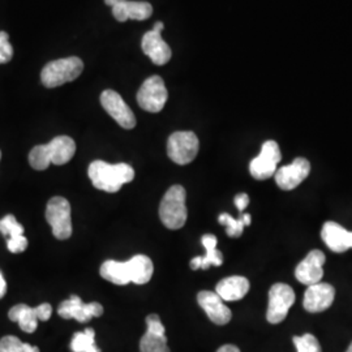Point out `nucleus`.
Wrapping results in <instances>:
<instances>
[{
    "instance_id": "1",
    "label": "nucleus",
    "mask_w": 352,
    "mask_h": 352,
    "mask_svg": "<svg viewBox=\"0 0 352 352\" xmlns=\"http://www.w3.org/2000/svg\"><path fill=\"white\" fill-rule=\"evenodd\" d=\"M76 153V144L68 136H58L46 145H37L29 153V164L38 171L46 170L51 164H68Z\"/></svg>"
},
{
    "instance_id": "2",
    "label": "nucleus",
    "mask_w": 352,
    "mask_h": 352,
    "mask_svg": "<svg viewBox=\"0 0 352 352\" xmlns=\"http://www.w3.org/2000/svg\"><path fill=\"white\" fill-rule=\"evenodd\" d=\"M88 175L97 189L115 193L135 177V170L126 164H111L104 161H94L88 168Z\"/></svg>"
},
{
    "instance_id": "3",
    "label": "nucleus",
    "mask_w": 352,
    "mask_h": 352,
    "mask_svg": "<svg viewBox=\"0 0 352 352\" xmlns=\"http://www.w3.org/2000/svg\"><path fill=\"white\" fill-rule=\"evenodd\" d=\"M186 199L187 193L182 186H173L164 193L160 205V218L168 230H179L186 225L188 218Z\"/></svg>"
},
{
    "instance_id": "4",
    "label": "nucleus",
    "mask_w": 352,
    "mask_h": 352,
    "mask_svg": "<svg viewBox=\"0 0 352 352\" xmlns=\"http://www.w3.org/2000/svg\"><path fill=\"white\" fill-rule=\"evenodd\" d=\"M82 69L84 63L77 56L54 60L46 64L42 69L41 81L46 88H56L76 80L81 75Z\"/></svg>"
},
{
    "instance_id": "5",
    "label": "nucleus",
    "mask_w": 352,
    "mask_h": 352,
    "mask_svg": "<svg viewBox=\"0 0 352 352\" xmlns=\"http://www.w3.org/2000/svg\"><path fill=\"white\" fill-rule=\"evenodd\" d=\"M46 219L56 239L67 240L72 235L71 205L64 197H52L46 208Z\"/></svg>"
},
{
    "instance_id": "6",
    "label": "nucleus",
    "mask_w": 352,
    "mask_h": 352,
    "mask_svg": "<svg viewBox=\"0 0 352 352\" xmlns=\"http://www.w3.org/2000/svg\"><path fill=\"white\" fill-rule=\"evenodd\" d=\"M200 142L193 132H175L167 141L168 158L176 164H188L197 157Z\"/></svg>"
},
{
    "instance_id": "7",
    "label": "nucleus",
    "mask_w": 352,
    "mask_h": 352,
    "mask_svg": "<svg viewBox=\"0 0 352 352\" xmlns=\"http://www.w3.org/2000/svg\"><path fill=\"white\" fill-rule=\"evenodd\" d=\"M168 98V91L162 77L151 76L144 81L138 93L140 107L148 113H157L164 110Z\"/></svg>"
},
{
    "instance_id": "8",
    "label": "nucleus",
    "mask_w": 352,
    "mask_h": 352,
    "mask_svg": "<svg viewBox=\"0 0 352 352\" xmlns=\"http://www.w3.org/2000/svg\"><path fill=\"white\" fill-rule=\"evenodd\" d=\"M295 302V292L286 283H276L269 291V305L266 320L276 325L280 324L289 314V308Z\"/></svg>"
},
{
    "instance_id": "9",
    "label": "nucleus",
    "mask_w": 352,
    "mask_h": 352,
    "mask_svg": "<svg viewBox=\"0 0 352 352\" xmlns=\"http://www.w3.org/2000/svg\"><path fill=\"white\" fill-rule=\"evenodd\" d=\"M280 160L282 154L277 142L273 140L266 141L261 148V153L252 160L250 164L251 175L257 180H265L272 177L277 173V166Z\"/></svg>"
},
{
    "instance_id": "10",
    "label": "nucleus",
    "mask_w": 352,
    "mask_h": 352,
    "mask_svg": "<svg viewBox=\"0 0 352 352\" xmlns=\"http://www.w3.org/2000/svg\"><path fill=\"white\" fill-rule=\"evenodd\" d=\"M102 107L106 110L113 120L126 129L136 126V116L129 109L119 93L113 90H104L101 96Z\"/></svg>"
},
{
    "instance_id": "11",
    "label": "nucleus",
    "mask_w": 352,
    "mask_h": 352,
    "mask_svg": "<svg viewBox=\"0 0 352 352\" xmlns=\"http://www.w3.org/2000/svg\"><path fill=\"white\" fill-rule=\"evenodd\" d=\"M58 314L65 320L74 318L81 324H85L93 317H101L103 315V307L100 302H84L78 296L72 295L68 300H64L59 305Z\"/></svg>"
},
{
    "instance_id": "12",
    "label": "nucleus",
    "mask_w": 352,
    "mask_h": 352,
    "mask_svg": "<svg viewBox=\"0 0 352 352\" xmlns=\"http://www.w3.org/2000/svg\"><path fill=\"white\" fill-rule=\"evenodd\" d=\"M148 330L140 340V352H171L164 324L158 315L146 317Z\"/></svg>"
},
{
    "instance_id": "13",
    "label": "nucleus",
    "mask_w": 352,
    "mask_h": 352,
    "mask_svg": "<svg viewBox=\"0 0 352 352\" xmlns=\"http://www.w3.org/2000/svg\"><path fill=\"white\" fill-rule=\"evenodd\" d=\"M311 173V164L305 158H296L287 166H282L274 174L278 187L283 190H292L300 186Z\"/></svg>"
},
{
    "instance_id": "14",
    "label": "nucleus",
    "mask_w": 352,
    "mask_h": 352,
    "mask_svg": "<svg viewBox=\"0 0 352 352\" xmlns=\"http://www.w3.org/2000/svg\"><path fill=\"white\" fill-rule=\"evenodd\" d=\"M325 260L327 257L324 252L318 250L309 252L302 263L296 266L295 277L300 283L307 286L320 283L324 277L322 266L325 264Z\"/></svg>"
},
{
    "instance_id": "15",
    "label": "nucleus",
    "mask_w": 352,
    "mask_h": 352,
    "mask_svg": "<svg viewBox=\"0 0 352 352\" xmlns=\"http://www.w3.org/2000/svg\"><path fill=\"white\" fill-rule=\"evenodd\" d=\"M336 298V289L329 283H316L308 286L304 295V309L309 314H320L331 307Z\"/></svg>"
},
{
    "instance_id": "16",
    "label": "nucleus",
    "mask_w": 352,
    "mask_h": 352,
    "mask_svg": "<svg viewBox=\"0 0 352 352\" xmlns=\"http://www.w3.org/2000/svg\"><path fill=\"white\" fill-rule=\"evenodd\" d=\"M197 302L214 324L226 325L231 321V318H232L231 309L219 298V295L217 292L201 291L197 295Z\"/></svg>"
},
{
    "instance_id": "17",
    "label": "nucleus",
    "mask_w": 352,
    "mask_h": 352,
    "mask_svg": "<svg viewBox=\"0 0 352 352\" xmlns=\"http://www.w3.org/2000/svg\"><path fill=\"white\" fill-rule=\"evenodd\" d=\"M141 47L146 56H149L151 62L157 65H164L170 62L173 56V51L170 46L164 41L161 32L151 30L145 33L141 41Z\"/></svg>"
},
{
    "instance_id": "18",
    "label": "nucleus",
    "mask_w": 352,
    "mask_h": 352,
    "mask_svg": "<svg viewBox=\"0 0 352 352\" xmlns=\"http://www.w3.org/2000/svg\"><path fill=\"white\" fill-rule=\"evenodd\" d=\"M321 236L325 241L327 248L336 253H343L352 248L351 231L346 230L344 227L340 226L333 221H329L324 225Z\"/></svg>"
},
{
    "instance_id": "19",
    "label": "nucleus",
    "mask_w": 352,
    "mask_h": 352,
    "mask_svg": "<svg viewBox=\"0 0 352 352\" xmlns=\"http://www.w3.org/2000/svg\"><path fill=\"white\" fill-rule=\"evenodd\" d=\"M113 14L119 23H124L126 20L142 21L149 19L153 14V7L148 1L123 0L119 4L113 6Z\"/></svg>"
},
{
    "instance_id": "20",
    "label": "nucleus",
    "mask_w": 352,
    "mask_h": 352,
    "mask_svg": "<svg viewBox=\"0 0 352 352\" xmlns=\"http://www.w3.org/2000/svg\"><path fill=\"white\" fill-rule=\"evenodd\" d=\"M250 287L251 285L247 278L234 276L222 279L217 285L215 292L223 302H236L248 294Z\"/></svg>"
},
{
    "instance_id": "21",
    "label": "nucleus",
    "mask_w": 352,
    "mask_h": 352,
    "mask_svg": "<svg viewBox=\"0 0 352 352\" xmlns=\"http://www.w3.org/2000/svg\"><path fill=\"white\" fill-rule=\"evenodd\" d=\"M202 245L206 250V254L204 257H195L190 261V269L193 270H208L212 265L213 266H221L223 263V256L222 253L217 250V243L218 240L212 235V234H206L202 236Z\"/></svg>"
},
{
    "instance_id": "22",
    "label": "nucleus",
    "mask_w": 352,
    "mask_h": 352,
    "mask_svg": "<svg viewBox=\"0 0 352 352\" xmlns=\"http://www.w3.org/2000/svg\"><path fill=\"white\" fill-rule=\"evenodd\" d=\"M100 273H101L102 278H104L106 280L111 282L113 285H118V286H124V285L132 282L131 266L128 261L119 263V261L109 260L102 264Z\"/></svg>"
},
{
    "instance_id": "23",
    "label": "nucleus",
    "mask_w": 352,
    "mask_h": 352,
    "mask_svg": "<svg viewBox=\"0 0 352 352\" xmlns=\"http://www.w3.org/2000/svg\"><path fill=\"white\" fill-rule=\"evenodd\" d=\"M10 320L13 322H19L20 329L25 333H34L38 327L37 308H32L26 304H17L10 309Z\"/></svg>"
},
{
    "instance_id": "24",
    "label": "nucleus",
    "mask_w": 352,
    "mask_h": 352,
    "mask_svg": "<svg viewBox=\"0 0 352 352\" xmlns=\"http://www.w3.org/2000/svg\"><path fill=\"white\" fill-rule=\"evenodd\" d=\"M131 266L132 274V283L136 285H145L151 280L154 272V266L151 258L145 254H136L131 260H128Z\"/></svg>"
},
{
    "instance_id": "25",
    "label": "nucleus",
    "mask_w": 352,
    "mask_h": 352,
    "mask_svg": "<svg viewBox=\"0 0 352 352\" xmlns=\"http://www.w3.org/2000/svg\"><path fill=\"white\" fill-rule=\"evenodd\" d=\"M69 347L72 352H101L96 344V331L91 327L75 333Z\"/></svg>"
},
{
    "instance_id": "26",
    "label": "nucleus",
    "mask_w": 352,
    "mask_h": 352,
    "mask_svg": "<svg viewBox=\"0 0 352 352\" xmlns=\"http://www.w3.org/2000/svg\"><path fill=\"white\" fill-rule=\"evenodd\" d=\"M0 352H39V349L21 342L14 336H7L0 340Z\"/></svg>"
},
{
    "instance_id": "27",
    "label": "nucleus",
    "mask_w": 352,
    "mask_h": 352,
    "mask_svg": "<svg viewBox=\"0 0 352 352\" xmlns=\"http://www.w3.org/2000/svg\"><path fill=\"white\" fill-rule=\"evenodd\" d=\"M218 222L221 225L226 226L227 235L230 238H239V236H241V234L244 231V227H245L241 218L235 219V218H232L230 214L227 213L221 214L219 218H218Z\"/></svg>"
},
{
    "instance_id": "28",
    "label": "nucleus",
    "mask_w": 352,
    "mask_h": 352,
    "mask_svg": "<svg viewBox=\"0 0 352 352\" xmlns=\"http://www.w3.org/2000/svg\"><path fill=\"white\" fill-rule=\"evenodd\" d=\"M0 232L4 236H8V239L16 238V236L24 235V227L17 222L14 215L10 214V215H6L3 219H0Z\"/></svg>"
},
{
    "instance_id": "29",
    "label": "nucleus",
    "mask_w": 352,
    "mask_h": 352,
    "mask_svg": "<svg viewBox=\"0 0 352 352\" xmlns=\"http://www.w3.org/2000/svg\"><path fill=\"white\" fill-rule=\"evenodd\" d=\"M294 344H295L298 352H322L318 340L312 334H304L302 337H294Z\"/></svg>"
},
{
    "instance_id": "30",
    "label": "nucleus",
    "mask_w": 352,
    "mask_h": 352,
    "mask_svg": "<svg viewBox=\"0 0 352 352\" xmlns=\"http://www.w3.org/2000/svg\"><path fill=\"white\" fill-rule=\"evenodd\" d=\"M13 56L12 45L10 36L6 32H0V64L8 63Z\"/></svg>"
},
{
    "instance_id": "31",
    "label": "nucleus",
    "mask_w": 352,
    "mask_h": 352,
    "mask_svg": "<svg viewBox=\"0 0 352 352\" xmlns=\"http://www.w3.org/2000/svg\"><path fill=\"white\" fill-rule=\"evenodd\" d=\"M7 248L11 253H21L28 248V239L24 235L16 236V238H10L7 241Z\"/></svg>"
},
{
    "instance_id": "32",
    "label": "nucleus",
    "mask_w": 352,
    "mask_h": 352,
    "mask_svg": "<svg viewBox=\"0 0 352 352\" xmlns=\"http://www.w3.org/2000/svg\"><path fill=\"white\" fill-rule=\"evenodd\" d=\"M36 308H37L38 320L39 321L50 320L51 315H52V307H51L49 302H43V304L38 305Z\"/></svg>"
},
{
    "instance_id": "33",
    "label": "nucleus",
    "mask_w": 352,
    "mask_h": 352,
    "mask_svg": "<svg viewBox=\"0 0 352 352\" xmlns=\"http://www.w3.org/2000/svg\"><path fill=\"white\" fill-rule=\"evenodd\" d=\"M248 204H250V196L247 193H240L235 197V205L240 213H243V210L248 206Z\"/></svg>"
},
{
    "instance_id": "34",
    "label": "nucleus",
    "mask_w": 352,
    "mask_h": 352,
    "mask_svg": "<svg viewBox=\"0 0 352 352\" xmlns=\"http://www.w3.org/2000/svg\"><path fill=\"white\" fill-rule=\"evenodd\" d=\"M217 352H240V350L234 344H225Z\"/></svg>"
},
{
    "instance_id": "35",
    "label": "nucleus",
    "mask_w": 352,
    "mask_h": 352,
    "mask_svg": "<svg viewBox=\"0 0 352 352\" xmlns=\"http://www.w3.org/2000/svg\"><path fill=\"white\" fill-rule=\"evenodd\" d=\"M6 292H7V283H6V279L0 273V299L6 295Z\"/></svg>"
},
{
    "instance_id": "36",
    "label": "nucleus",
    "mask_w": 352,
    "mask_h": 352,
    "mask_svg": "<svg viewBox=\"0 0 352 352\" xmlns=\"http://www.w3.org/2000/svg\"><path fill=\"white\" fill-rule=\"evenodd\" d=\"M241 219H243V222H244L245 226H250V225H251V214H243V215H241Z\"/></svg>"
},
{
    "instance_id": "37",
    "label": "nucleus",
    "mask_w": 352,
    "mask_h": 352,
    "mask_svg": "<svg viewBox=\"0 0 352 352\" xmlns=\"http://www.w3.org/2000/svg\"><path fill=\"white\" fill-rule=\"evenodd\" d=\"M164 23L162 21H158V23H155V25H154V29L153 30H157V32H162L164 30Z\"/></svg>"
},
{
    "instance_id": "38",
    "label": "nucleus",
    "mask_w": 352,
    "mask_h": 352,
    "mask_svg": "<svg viewBox=\"0 0 352 352\" xmlns=\"http://www.w3.org/2000/svg\"><path fill=\"white\" fill-rule=\"evenodd\" d=\"M120 1H123V0H104V3L107 4V6H110L111 8H113V6H116V4H119Z\"/></svg>"
},
{
    "instance_id": "39",
    "label": "nucleus",
    "mask_w": 352,
    "mask_h": 352,
    "mask_svg": "<svg viewBox=\"0 0 352 352\" xmlns=\"http://www.w3.org/2000/svg\"><path fill=\"white\" fill-rule=\"evenodd\" d=\"M346 352H352V343L351 344H350V347H349V350H347V351Z\"/></svg>"
},
{
    "instance_id": "40",
    "label": "nucleus",
    "mask_w": 352,
    "mask_h": 352,
    "mask_svg": "<svg viewBox=\"0 0 352 352\" xmlns=\"http://www.w3.org/2000/svg\"><path fill=\"white\" fill-rule=\"evenodd\" d=\"M0 160H1V151H0Z\"/></svg>"
}]
</instances>
